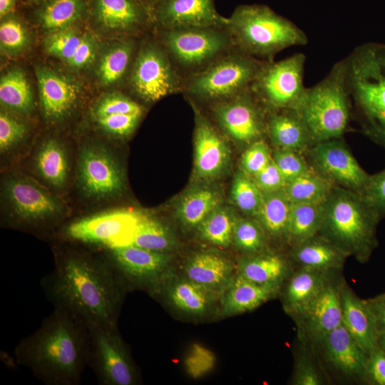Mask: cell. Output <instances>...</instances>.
Here are the masks:
<instances>
[{
    "label": "cell",
    "mask_w": 385,
    "mask_h": 385,
    "mask_svg": "<svg viewBox=\"0 0 385 385\" xmlns=\"http://www.w3.org/2000/svg\"><path fill=\"white\" fill-rule=\"evenodd\" d=\"M41 285L54 308L73 314L87 325L118 327L127 287L107 257L58 250L53 271L42 278Z\"/></svg>",
    "instance_id": "cell-1"
},
{
    "label": "cell",
    "mask_w": 385,
    "mask_h": 385,
    "mask_svg": "<svg viewBox=\"0 0 385 385\" xmlns=\"http://www.w3.org/2000/svg\"><path fill=\"white\" fill-rule=\"evenodd\" d=\"M87 324L58 308L16 346V362L47 385H78L88 363Z\"/></svg>",
    "instance_id": "cell-2"
},
{
    "label": "cell",
    "mask_w": 385,
    "mask_h": 385,
    "mask_svg": "<svg viewBox=\"0 0 385 385\" xmlns=\"http://www.w3.org/2000/svg\"><path fill=\"white\" fill-rule=\"evenodd\" d=\"M322 205L324 220L319 235L348 257L367 262L379 245V215L361 193L337 186Z\"/></svg>",
    "instance_id": "cell-3"
},
{
    "label": "cell",
    "mask_w": 385,
    "mask_h": 385,
    "mask_svg": "<svg viewBox=\"0 0 385 385\" xmlns=\"http://www.w3.org/2000/svg\"><path fill=\"white\" fill-rule=\"evenodd\" d=\"M345 59L350 101L363 131L385 148V43H364Z\"/></svg>",
    "instance_id": "cell-4"
},
{
    "label": "cell",
    "mask_w": 385,
    "mask_h": 385,
    "mask_svg": "<svg viewBox=\"0 0 385 385\" xmlns=\"http://www.w3.org/2000/svg\"><path fill=\"white\" fill-rule=\"evenodd\" d=\"M226 26L235 48L270 62L281 51L308 43L301 29L264 4L237 6L227 17Z\"/></svg>",
    "instance_id": "cell-5"
},
{
    "label": "cell",
    "mask_w": 385,
    "mask_h": 385,
    "mask_svg": "<svg viewBox=\"0 0 385 385\" xmlns=\"http://www.w3.org/2000/svg\"><path fill=\"white\" fill-rule=\"evenodd\" d=\"M350 108L346 63L344 58L322 81L306 88L295 109L314 145L342 137L348 125Z\"/></svg>",
    "instance_id": "cell-6"
},
{
    "label": "cell",
    "mask_w": 385,
    "mask_h": 385,
    "mask_svg": "<svg viewBox=\"0 0 385 385\" xmlns=\"http://www.w3.org/2000/svg\"><path fill=\"white\" fill-rule=\"evenodd\" d=\"M267 62L235 48L185 80L181 93L190 103L210 107L249 89Z\"/></svg>",
    "instance_id": "cell-7"
},
{
    "label": "cell",
    "mask_w": 385,
    "mask_h": 385,
    "mask_svg": "<svg viewBox=\"0 0 385 385\" xmlns=\"http://www.w3.org/2000/svg\"><path fill=\"white\" fill-rule=\"evenodd\" d=\"M157 39L183 81L235 48L225 26L158 30Z\"/></svg>",
    "instance_id": "cell-8"
},
{
    "label": "cell",
    "mask_w": 385,
    "mask_h": 385,
    "mask_svg": "<svg viewBox=\"0 0 385 385\" xmlns=\"http://www.w3.org/2000/svg\"><path fill=\"white\" fill-rule=\"evenodd\" d=\"M132 92L147 103L182 93L184 81L165 50L156 40H144L138 48L129 76Z\"/></svg>",
    "instance_id": "cell-9"
},
{
    "label": "cell",
    "mask_w": 385,
    "mask_h": 385,
    "mask_svg": "<svg viewBox=\"0 0 385 385\" xmlns=\"http://www.w3.org/2000/svg\"><path fill=\"white\" fill-rule=\"evenodd\" d=\"M306 56L295 53L279 61H268L250 86L267 113L296 108L306 87L304 71Z\"/></svg>",
    "instance_id": "cell-10"
},
{
    "label": "cell",
    "mask_w": 385,
    "mask_h": 385,
    "mask_svg": "<svg viewBox=\"0 0 385 385\" xmlns=\"http://www.w3.org/2000/svg\"><path fill=\"white\" fill-rule=\"evenodd\" d=\"M88 363L101 385H133L138 380L135 365L117 327L87 325Z\"/></svg>",
    "instance_id": "cell-11"
},
{
    "label": "cell",
    "mask_w": 385,
    "mask_h": 385,
    "mask_svg": "<svg viewBox=\"0 0 385 385\" xmlns=\"http://www.w3.org/2000/svg\"><path fill=\"white\" fill-rule=\"evenodd\" d=\"M208 109L220 131L239 145L249 146L267 135V112L250 88Z\"/></svg>",
    "instance_id": "cell-12"
},
{
    "label": "cell",
    "mask_w": 385,
    "mask_h": 385,
    "mask_svg": "<svg viewBox=\"0 0 385 385\" xmlns=\"http://www.w3.org/2000/svg\"><path fill=\"white\" fill-rule=\"evenodd\" d=\"M4 192L16 223L25 228H43L63 213L60 201L30 178H10L4 185Z\"/></svg>",
    "instance_id": "cell-13"
},
{
    "label": "cell",
    "mask_w": 385,
    "mask_h": 385,
    "mask_svg": "<svg viewBox=\"0 0 385 385\" xmlns=\"http://www.w3.org/2000/svg\"><path fill=\"white\" fill-rule=\"evenodd\" d=\"M143 215L129 210L107 211L69 224L65 236L70 240L104 248L130 245Z\"/></svg>",
    "instance_id": "cell-14"
},
{
    "label": "cell",
    "mask_w": 385,
    "mask_h": 385,
    "mask_svg": "<svg viewBox=\"0 0 385 385\" xmlns=\"http://www.w3.org/2000/svg\"><path fill=\"white\" fill-rule=\"evenodd\" d=\"M310 344L332 381L362 382L368 354L342 324Z\"/></svg>",
    "instance_id": "cell-15"
},
{
    "label": "cell",
    "mask_w": 385,
    "mask_h": 385,
    "mask_svg": "<svg viewBox=\"0 0 385 385\" xmlns=\"http://www.w3.org/2000/svg\"><path fill=\"white\" fill-rule=\"evenodd\" d=\"M307 162L317 174L334 186L362 193L370 175L359 164L340 138L313 145Z\"/></svg>",
    "instance_id": "cell-16"
},
{
    "label": "cell",
    "mask_w": 385,
    "mask_h": 385,
    "mask_svg": "<svg viewBox=\"0 0 385 385\" xmlns=\"http://www.w3.org/2000/svg\"><path fill=\"white\" fill-rule=\"evenodd\" d=\"M106 257L123 283L149 291L169 273L170 254L150 251L135 245L105 248Z\"/></svg>",
    "instance_id": "cell-17"
},
{
    "label": "cell",
    "mask_w": 385,
    "mask_h": 385,
    "mask_svg": "<svg viewBox=\"0 0 385 385\" xmlns=\"http://www.w3.org/2000/svg\"><path fill=\"white\" fill-rule=\"evenodd\" d=\"M78 183L86 195L97 200L116 197L124 188L122 172L112 154L91 144L81 151Z\"/></svg>",
    "instance_id": "cell-18"
},
{
    "label": "cell",
    "mask_w": 385,
    "mask_h": 385,
    "mask_svg": "<svg viewBox=\"0 0 385 385\" xmlns=\"http://www.w3.org/2000/svg\"><path fill=\"white\" fill-rule=\"evenodd\" d=\"M194 112V173L202 180L219 178L230 162L226 137L197 106L190 103Z\"/></svg>",
    "instance_id": "cell-19"
},
{
    "label": "cell",
    "mask_w": 385,
    "mask_h": 385,
    "mask_svg": "<svg viewBox=\"0 0 385 385\" xmlns=\"http://www.w3.org/2000/svg\"><path fill=\"white\" fill-rule=\"evenodd\" d=\"M344 277L336 274L319 294L294 317L297 338L312 344L342 324L340 287Z\"/></svg>",
    "instance_id": "cell-20"
},
{
    "label": "cell",
    "mask_w": 385,
    "mask_h": 385,
    "mask_svg": "<svg viewBox=\"0 0 385 385\" xmlns=\"http://www.w3.org/2000/svg\"><path fill=\"white\" fill-rule=\"evenodd\" d=\"M156 30L225 26L227 17L216 9L215 0H158L151 10Z\"/></svg>",
    "instance_id": "cell-21"
},
{
    "label": "cell",
    "mask_w": 385,
    "mask_h": 385,
    "mask_svg": "<svg viewBox=\"0 0 385 385\" xmlns=\"http://www.w3.org/2000/svg\"><path fill=\"white\" fill-rule=\"evenodd\" d=\"M88 14L107 29L135 33L153 26L150 10L138 0H90Z\"/></svg>",
    "instance_id": "cell-22"
},
{
    "label": "cell",
    "mask_w": 385,
    "mask_h": 385,
    "mask_svg": "<svg viewBox=\"0 0 385 385\" xmlns=\"http://www.w3.org/2000/svg\"><path fill=\"white\" fill-rule=\"evenodd\" d=\"M170 272L150 290L173 308L192 315L202 316L212 308L217 293L194 282L187 277L174 279Z\"/></svg>",
    "instance_id": "cell-23"
},
{
    "label": "cell",
    "mask_w": 385,
    "mask_h": 385,
    "mask_svg": "<svg viewBox=\"0 0 385 385\" xmlns=\"http://www.w3.org/2000/svg\"><path fill=\"white\" fill-rule=\"evenodd\" d=\"M341 272L296 267L279 290L284 312L293 319L303 312L328 282Z\"/></svg>",
    "instance_id": "cell-24"
},
{
    "label": "cell",
    "mask_w": 385,
    "mask_h": 385,
    "mask_svg": "<svg viewBox=\"0 0 385 385\" xmlns=\"http://www.w3.org/2000/svg\"><path fill=\"white\" fill-rule=\"evenodd\" d=\"M36 73L45 119L53 123L64 119L76 105L79 94L78 86L44 67L36 68Z\"/></svg>",
    "instance_id": "cell-25"
},
{
    "label": "cell",
    "mask_w": 385,
    "mask_h": 385,
    "mask_svg": "<svg viewBox=\"0 0 385 385\" xmlns=\"http://www.w3.org/2000/svg\"><path fill=\"white\" fill-rule=\"evenodd\" d=\"M295 267L288 253L269 248L260 253L242 255L237 272L262 286L279 290Z\"/></svg>",
    "instance_id": "cell-26"
},
{
    "label": "cell",
    "mask_w": 385,
    "mask_h": 385,
    "mask_svg": "<svg viewBox=\"0 0 385 385\" xmlns=\"http://www.w3.org/2000/svg\"><path fill=\"white\" fill-rule=\"evenodd\" d=\"M342 324L368 354L378 346L374 319L366 299L359 298L344 278L340 287Z\"/></svg>",
    "instance_id": "cell-27"
},
{
    "label": "cell",
    "mask_w": 385,
    "mask_h": 385,
    "mask_svg": "<svg viewBox=\"0 0 385 385\" xmlns=\"http://www.w3.org/2000/svg\"><path fill=\"white\" fill-rule=\"evenodd\" d=\"M184 272L188 279L217 294H222L237 274L230 259L209 250L192 254L185 263Z\"/></svg>",
    "instance_id": "cell-28"
},
{
    "label": "cell",
    "mask_w": 385,
    "mask_h": 385,
    "mask_svg": "<svg viewBox=\"0 0 385 385\" xmlns=\"http://www.w3.org/2000/svg\"><path fill=\"white\" fill-rule=\"evenodd\" d=\"M267 136L274 148L292 150L301 153L314 145L295 108L267 113Z\"/></svg>",
    "instance_id": "cell-29"
},
{
    "label": "cell",
    "mask_w": 385,
    "mask_h": 385,
    "mask_svg": "<svg viewBox=\"0 0 385 385\" xmlns=\"http://www.w3.org/2000/svg\"><path fill=\"white\" fill-rule=\"evenodd\" d=\"M296 267L328 272H342L348 256L331 242L317 235L287 250Z\"/></svg>",
    "instance_id": "cell-30"
},
{
    "label": "cell",
    "mask_w": 385,
    "mask_h": 385,
    "mask_svg": "<svg viewBox=\"0 0 385 385\" xmlns=\"http://www.w3.org/2000/svg\"><path fill=\"white\" fill-rule=\"evenodd\" d=\"M278 294L279 290L257 284L237 272L222 292L221 313L232 316L250 312Z\"/></svg>",
    "instance_id": "cell-31"
},
{
    "label": "cell",
    "mask_w": 385,
    "mask_h": 385,
    "mask_svg": "<svg viewBox=\"0 0 385 385\" xmlns=\"http://www.w3.org/2000/svg\"><path fill=\"white\" fill-rule=\"evenodd\" d=\"M90 0H40L26 6L33 8L35 20L49 31L70 28L88 14Z\"/></svg>",
    "instance_id": "cell-32"
},
{
    "label": "cell",
    "mask_w": 385,
    "mask_h": 385,
    "mask_svg": "<svg viewBox=\"0 0 385 385\" xmlns=\"http://www.w3.org/2000/svg\"><path fill=\"white\" fill-rule=\"evenodd\" d=\"M292 203L284 189L264 193L260 208L255 217L265 231L269 239L287 247L288 227Z\"/></svg>",
    "instance_id": "cell-33"
},
{
    "label": "cell",
    "mask_w": 385,
    "mask_h": 385,
    "mask_svg": "<svg viewBox=\"0 0 385 385\" xmlns=\"http://www.w3.org/2000/svg\"><path fill=\"white\" fill-rule=\"evenodd\" d=\"M221 202L222 196L217 190L210 186L195 187L180 200L176 209L177 217L185 227H197Z\"/></svg>",
    "instance_id": "cell-34"
},
{
    "label": "cell",
    "mask_w": 385,
    "mask_h": 385,
    "mask_svg": "<svg viewBox=\"0 0 385 385\" xmlns=\"http://www.w3.org/2000/svg\"><path fill=\"white\" fill-rule=\"evenodd\" d=\"M41 178L53 188H63L68 176V159L64 147L55 139H48L38 148L34 159Z\"/></svg>",
    "instance_id": "cell-35"
},
{
    "label": "cell",
    "mask_w": 385,
    "mask_h": 385,
    "mask_svg": "<svg viewBox=\"0 0 385 385\" xmlns=\"http://www.w3.org/2000/svg\"><path fill=\"white\" fill-rule=\"evenodd\" d=\"M293 356L291 384L324 385L332 382L310 344L297 338Z\"/></svg>",
    "instance_id": "cell-36"
},
{
    "label": "cell",
    "mask_w": 385,
    "mask_h": 385,
    "mask_svg": "<svg viewBox=\"0 0 385 385\" xmlns=\"http://www.w3.org/2000/svg\"><path fill=\"white\" fill-rule=\"evenodd\" d=\"M323 220L322 204H292L288 227V249L318 235Z\"/></svg>",
    "instance_id": "cell-37"
},
{
    "label": "cell",
    "mask_w": 385,
    "mask_h": 385,
    "mask_svg": "<svg viewBox=\"0 0 385 385\" xmlns=\"http://www.w3.org/2000/svg\"><path fill=\"white\" fill-rule=\"evenodd\" d=\"M334 187L312 170L287 183L284 191L292 204H322Z\"/></svg>",
    "instance_id": "cell-38"
},
{
    "label": "cell",
    "mask_w": 385,
    "mask_h": 385,
    "mask_svg": "<svg viewBox=\"0 0 385 385\" xmlns=\"http://www.w3.org/2000/svg\"><path fill=\"white\" fill-rule=\"evenodd\" d=\"M132 244L150 251L170 254L176 246V240L173 233L162 222L143 215Z\"/></svg>",
    "instance_id": "cell-39"
},
{
    "label": "cell",
    "mask_w": 385,
    "mask_h": 385,
    "mask_svg": "<svg viewBox=\"0 0 385 385\" xmlns=\"http://www.w3.org/2000/svg\"><path fill=\"white\" fill-rule=\"evenodd\" d=\"M0 99L4 106L19 112L26 113L32 110L33 93L21 70L13 68L1 76Z\"/></svg>",
    "instance_id": "cell-40"
},
{
    "label": "cell",
    "mask_w": 385,
    "mask_h": 385,
    "mask_svg": "<svg viewBox=\"0 0 385 385\" xmlns=\"http://www.w3.org/2000/svg\"><path fill=\"white\" fill-rule=\"evenodd\" d=\"M237 217L227 207L220 205L199 225L198 235L202 240L215 246L226 247L232 242Z\"/></svg>",
    "instance_id": "cell-41"
},
{
    "label": "cell",
    "mask_w": 385,
    "mask_h": 385,
    "mask_svg": "<svg viewBox=\"0 0 385 385\" xmlns=\"http://www.w3.org/2000/svg\"><path fill=\"white\" fill-rule=\"evenodd\" d=\"M136 48L135 41L128 39L119 42L106 53L98 67L99 77L104 84H113L125 75L133 66Z\"/></svg>",
    "instance_id": "cell-42"
},
{
    "label": "cell",
    "mask_w": 385,
    "mask_h": 385,
    "mask_svg": "<svg viewBox=\"0 0 385 385\" xmlns=\"http://www.w3.org/2000/svg\"><path fill=\"white\" fill-rule=\"evenodd\" d=\"M232 242L243 255L260 253L270 248L265 231L260 222L252 217L237 219Z\"/></svg>",
    "instance_id": "cell-43"
},
{
    "label": "cell",
    "mask_w": 385,
    "mask_h": 385,
    "mask_svg": "<svg viewBox=\"0 0 385 385\" xmlns=\"http://www.w3.org/2000/svg\"><path fill=\"white\" fill-rule=\"evenodd\" d=\"M231 200L248 217H255L262 202L264 193L253 178L238 171L231 187Z\"/></svg>",
    "instance_id": "cell-44"
},
{
    "label": "cell",
    "mask_w": 385,
    "mask_h": 385,
    "mask_svg": "<svg viewBox=\"0 0 385 385\" xmlns=\"http://www.w3.org/2000/svg\"><path fill=\"white\" fill-rule=\"evenodd\" d=\"M15 11L1 18L0 25L1 47L8 52H19L28 43L26 29Z\"/></svg>",
    "instance_id": "cell-45"
},
{
    "label": "cell",
    "mask_w": 385,
    "mask_h": 385,
    "mask_svg": "<svg viewBox=\"0 0 385 385\" xmlns=\"http://www.w3.org/2000/svg\"><path fill=\"white\" fill-rule=\"evenodd\" d=\"M83 36L71 28L59 30L48 36L44 41V48L48 53L67 63L73 56Z\"/></svg>",
    "instance_id": "cell-46"
},
{
    "label": "cell",
    "mask_w": 385,
    "mask_h": 385,
    "mask_svg": "<svg viewBox=\"0 0 385 385\" xmlns=\"http://www.w3.org/2000/svg\"><path fill=\"white\" fill-rule=\"evenodd\" d=\"M272 158L282 174L286 183L312 170L302 153L297 151L274 148Z\"/></svg>",
    "instance_id": "cell-47"
},
{
    "label": "cell",
    "mask_w": 385,
    "mask_h": 385,
    "mask_svg": "<svg viewBox=\"0 0 385 385\" xmlns=\"http://www.w3.org/2000/svg\"><path fill=\"white\" fill-rule=\"evenodd\" d=\"M216 358L214 353L200 344H193L184 361L186 373L197 379L209 374L215 367Z\"/></svg>",
    "instance_id": "cell-48"
},
{
    "label": "cell",
    "mask_w": 385,
    "mask_h": 385,
    "mask_svg": "<svg viewBox=\"0 0 385 385\" xmlns=\"http://www.w3.org/2000/svg\"><path fill=\"white\" fill-rule=\"evenodd\" d=\"M271 151L265 138L250 144L247 147L241 158V170L251 177L255 176L271 160Z\"/></svg>",
    "instance_id": "cell-49"
},
{
    "label": "cell",
    "mask_w": 385,
    "mask_h": 385,
    "mask_svg": "<svg viewBox=\"0 0 385 385\" xmlns=\"http://www.w3.org/2000/svg\"><path fill=\"white\" fill-rule=\"evenodd\" d=\"M96 117L113 114L142 113V106L131 98L120 93L106 96L96 105Z\"/></svg>",
    "instance_id": "cell-50"
},
{
    "label": "cell",
    "mask_w": 385,
    "mask_h": 385,
    "mask_svg": "<svg viewBox=\"0 0 385 385\" xmlns=\"http://www.w3.org/2000/svg\"><path fill=\"white\" fill-rule=\"evenodd\" d=\"M25 124L1 111L0 114V150L4 153L19 144L26 136Z\"/></svg>",
    "instance_id": "cell-51"
},
{
    "label": "cell",
    "mask_w": 385,
    "mask_h": 385,
    "mask_svg": "<svg viewBox=\"0 0 385 385\" xmlns=\"http://www.w3.org/2000/svg\"><path fill=\"white\" fill-rule=\"evenodd\" d=\"M141 115L142 113L113 114L96 118L99 126L106 133L125 137L135 130Z\"/></svg>",
    "instance_id": "cell-52"
},
{
    "label": "cell",
    "mask_w": 385,
    "mask_h": 385,
    "mask_svg": "<svg viewBox=\"0 0 385 385\" xmlns=\"http://www.w3.org/2000/svg\"><path fill=\"white\" fill-rule=\"evenodd\" d=\"M361 195L381 219L385 217V168L370 175Z\"/></svg>",
    "instance_id": "cell-53"
},
{
    "label": "cell",
    "mask_w": 385,
    "mask_h": 385,
    "mask_svg": "<svg viewBox=\"0 0 385 385\" xmlns=\"http://www.w3.org/2000/svg\"><path fill=\"white\" fill-rule=\"evenodd\" d=\"M362 383L385 385V351L379 346L368 354Z\"/></svg>",
    "instance_id": "cell-54"
},
{
    "label": "cell",
    "mask_w": 385,
    "mask_h": 385,
    "mask_svg": "<svg viewBox=\"0 0 385 385\" xmlns=\"http://www.w3.org/2000/svg\"><path fill=\"white\" fill-rule=\"evenodd\" d=\"M252 178L263 193L282 190L286 185V181L272 158L265 168Z\"/></svg>",
    "instance_id": "cell-55"
},
{
    "label": "cell",
    "mask_w": 385,
    "mask_h": 385,
    "mask_svg": "<svg viewBox=\"0 0 385 385\" xmlns=\"http://www.w3.org/2000/svg\"><path fill=\"white\" fill-rule=\"evenodd\" d=\"M96 52V43L88 36H83L73 56L68 64L74 68H81L91 63Z\"/></svg>",
    "instance_id": "cell-56"
},
{
    "label": "cell",
    "mask_w": 385,
    "mask_h": 385,
    "mask_svg": "<svg viewBox=\"0 0 385 385\" xmlns=\"http://www.w3.org/2000/svg\"><path fill=\"white\" fill-rule=\"evenodd\" d=\"M372 312L376 329L379 336L385 334V293L366 299Z\"/></svg>",
    "instance_id": "cell-57"
},
{
    "label": "cell",
    "mask_w": 385,
    "mask_h": 385,
    "mask_svg": "<svg viewBox=\"0 0 385 385\" xmlns=\"http://www.w3.org/2000/svg\"><path fill=\"white\" fill-rule=\"evenodd\" d=\"M20 0H0L1 19L15 11Z\"/></svg>",
    "instance_id": "cell-58"
},
{
    "label": "cell",
    "mask_w": 385,
    "mask_h": 385,
    "mask_svg": "<svg viewBox=\"0 0 385 385\" xmlns=\"http://www.w3.org/2000/svg\"><path fill=\"white\" fill-rule=\"evenodd\" d=\"M138 1H140L141 4H143V5H145L147 8H148L150 11L153 9V7L154 6V5L155 4V3L158 1V0H138Z\"/></svg>",
    "instance_id": "cell-59"
},
{
    "label": "cell",
    "mask_w": 385,
    "mask_h": 385,
    "mask_svg": "<svg viewBox=\"0 0 385 385\" xmlns=\"http://www.w3.org/2000/svg\"><path fill=\"white\" fill-rule=\"evenodd\" d=\"M378 346L385 351V334L379 336L378 340Z\"/></svg>",
    "instance_id": "cell-60"
},
{
    "label": "cell",
    "mask_w": 385,
    "mask_h": 385,
    "mask_svg": "<svg viewBox=\"0 0 385 385\" xmlns=\"http://www.w3.org/2000/svg\"><path fill=\"white\" fill-rule=\"evenodd\" d=\"M38 1H40V0H20V3H21V4H23L24 5H28V4H34V3L37 2Z\"/></svg>",
    "instance_id": "cell-61"
}]
</instances>
